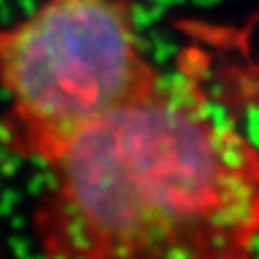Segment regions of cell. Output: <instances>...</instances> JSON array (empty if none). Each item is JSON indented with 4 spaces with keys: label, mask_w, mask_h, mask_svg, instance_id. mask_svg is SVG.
<instances>
[{
    "label": "cell",
    "mask_w": 259,
    "mask_h": 259,
    "mask_svg": "<svg viewBox=\"0 0 259 259\" xmlns=\"http://www.w3.org/2000/svg\"><path fill=\"white\" fill-rule=\"evenodd\" d=\"M129 0H47L0 29L8 154L54 163L87 131L154 87Z\"/></svg>",
    "instance_id": "7a4b0ae2"
},
{
    "label": "cell",
    "mask_w": 259,
    "mask_h": 259,
    "mask_svg": "<svg viewBox=\"0 0 259 259\" xmlns=\"http://www.w3.org/2000/svg\"><path fill=\"white\" fill-rule=\"evenodd\" d=\"M48 171L33 211L48 257H240L259 238V152L207 93L196 52Z\"/></svg>",
    "instance_id": "6da1fadb"
}]
</instances>
